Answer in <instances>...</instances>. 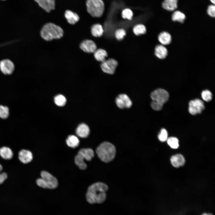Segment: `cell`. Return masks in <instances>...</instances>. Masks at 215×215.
<instances>
[{
    "instance_id": "1",
    "label": "cell",
    "mask_w": 215,
    "mask_h": 215,
    "mask_svg": "<svg viewBox=\"0 0 215 215\" xmlns=\"http://www.w3.org/2000/svg\"><path fill=\"white\" fill-rule=\"evenodd\" d=\"M108 187L105 184L100 182H95L89 186L86 194V198L89 203H101L105 200L106 192Z\"/></svg>"
},
{
    "instance_id": "2",
    "label": "cell",
    "mask_w": 215,
    "mask_h": 215,
    "mask_svg": "<svg viewBox=\"0 0 215 215\" xmlns=\"http://www.w3.org/2000/svg\"><path fill=\"white\" fill-rule=\"evenodd\" d=\"M96 152L101 161L108 163L115 158L116 150L115 146L113 144L108 142H104L97 147Z\"/></svg>"
},
{
    "instance_id": "3",
    "label": "cell",
    "mask_w": 215,
    "mask_h": 215,
    "mask_svg": "<svg viewBox=\"0 0 215 215\" xmlns=\"http://www.w3.org/2000/svg\"><path fill=\"white\" fill-rule=\"evenodd\" d=\"M63 34V31L60 27L52 23L44 24L40 33L42 38L47 41L60 39L62 37Z\"/></svg>"
},
{
    "instance_id": "4",
    "label": "cell",
    "mask_w": 215,
    "mask_h": 215,
    "mask_svg": "<svg viewBox=\"0 0 215 215\" xmlns=\"http://www.w3.org/2000/svg\"><path fill=\"white\" fill-rule=\"evenodd\" d=\"M94 156V153L91 148H83L80 149L75 156V162L82 170H85L87 167L84 159L90 161Z\"/></svg>"
},
{
    "instance_id": "5",
    "label": "cell",
    "mask_w": 215,
    "mask_h": 215,
    "mask_svg": "<svg viewBox=\"0 0 215 215\" xmlns=\"http://www.w3.org/2000/svg\"><path fill=\"white\" fill-rule=\"evenodd\" d=\"M41 178L37 179L36 183L39 186L44 188L53 189L58 185L57 180L52 174L46 171L41 172Z\"/></svg>"
},
{
    "instance_id": "6",
    "label": "cell",
    "mask_w": 215,
    "mask_h": 215,
    "mask_svg": "<svg viewBox=\"0 0 215 215\" xmlns=\"http://www.w3.org/2000/svg\"><path fill=\"white\" fill-rule=\"evenodd\" d=\"M86 4L87 10L91 16L96 17L102 16L105 8L102 0H87Z\"/></svg>"
},
{
    "instance_id": "7",
    "label": "cell",
    "mask_w": 215,
    "mask_h": 215,
    "mask_svg": "<svg viewBox=\"0 0 215 215\" xmlns=\"http://www.w3.org/2000/svg\"><path fill=\"white\" fill-rule=\"evenodd\" d=\"M150 97L152 101L163 105L168 101L169 98V94L164 89L159 88L151 93Z\"/></svg>"
},
{
    "instance_id": "8",
    "label": "cell",
    "mask_w": 215,
    "mask_h": 215,
    "mask_svg": "<svg viewBox=\"0 0 215 215\" xmlns=\"http://www.w3.org/2000/svg\"><path fill=\"white\" fill-rule=\"evenodd\" d=\"M205 108L203 102L196 99L190 101L189 103V111L192 115L200 113Z\"/></svg>"
},
{
    "instance_id": "9",
    "label": "cell",
    "mask_w": 215,
    "mask_h": 215,
    "mask_svg": "<svg viewBox=\"0 0 215 215\" xmlns=\"http://www.w3.org/2000/svg\"><path fill=\"white\" fill-rule=\"evenodd\" d=\"M101 67L104 72L110 74H113L118 65L117 61L112 59L105 60L102 62Z\"/></svg>"
},
{
    "instance_id": "10",
    "label": "cell",
    "mask_w": 215,
    "mask_h": 215,
    "mask_svg": "<svg viewBox=\"0 0 215 215\" xmlns=\"http://www.w3.org/2000/svg\"><path fill=\"white\" fill-rule=\"evenodd\" d=\"M116 103L119 108H129L132 105V102L129 97L126 94H121L118 95L115 100Z\"/></svg>"
},
{
    "instance_id": "11",
    "label": "cell",
    "mask_w": 215,
    "mask_h": 215,
    "mask_svg": "<svg viewBox=\"0 0 215 215\" xmlns=\"http://www.w3.org/2000/svg\"><path fill=\"white\" fill-rule=\"evenodd\" d=\"M0 69L4 74H11L14 69V66L13 62L10 60L4 59L0 62Z\"/></svg>"
},
{
    "instance_id": "12",
    "label": "cell",
    "mask_w": 215,
    "mask_h": 215,
    "mask_svg": "<svg viewBox=\"0 0 215 215\" xmlns=\"http://www.w3.org/2000/svg\"><path fill=\"white\" fill-rule=\"evenodd\" d=\"M80 47L84 51L89 53H94L97 49V47L95 42L90 40L83 41L80 44Z\"/></svg>"
},
{
    "instance_id": "13",
    "label": "cell",
    "mask_w": 215,
    "mask_h": 215,
    "mask_svg": "<svg viewBox=\"0 0 215 215\" xmlns=\"http://www.w3.org/2000/svg\"><path fill=\"white\" fill-rule=\"evenodd\" d=\"M39 6L47 12L55 9V0H34Z\"/></svg>"
},
{
    "instance_id": "14",
    "label": "cell",
    "mask_w": 215,
    "mask_h": 215,
    "mask_svg": "<svg viewBox=\"0 0 215 215\" xmlns=\"http://www.w3.org/2000/svg\"><path fill=\"white\" fill-rule=\"evenodd\" d=\"M19 158L22 163L27 164L32 160L33 154L29 150L22 149L19 153Z\"/></svg>"
},
{
    "instance_id": "15",
    "label": "cell",
    "mask_w": 215,
    "mask_h": 215,
    "mask_svg": "<svg viewBox=\"0 0 215 215\" xmlns=\"http://www.w3.org/2000/svg\"><path fill=\"white\" fill-rule=\"evenodd\" d=\"M170 160L172 165L176 168L183 166L185 163L184 157L180 154H177L172 156Z\"/></svg>"
},
{
    "instance_id": "16",
    "label": "cell",
    "mask_w": 215,
    "mask_h": 215,
    "mask_svg": "<svg viewBox=\"0 0 215 215\" xmlns=\"http://www.w3.org/2000/svg\"><path fill=\"white\" fill-rule=\"evenodd\" d=\"M90 132V130L88 126L84 123L79 125L76 130V133L77 135L82 138L87 137Z\"/></svg>"
},
{
    "instance_id": "17",
    "label": "cell",
    "mask_w": 215,
    "mask_h": 215,
    "mask_svg": "<svg viewBox=\"0 0 215 215\" xmlns=\"http://www.w3.org/2000/svg\"><path fill=\"white\" fill-rule=\"evenodd\" d=\"M64 16L68 22L70 24H74L79 20V18L78 14L71 11L67 10L65 11Z\"/></svg>"
},
{
    "instance_id": "18",
    "label": "cell",
    "mask_w": 215,
    "mask_h": 215,
    "mask_svg": "<svg viewBox=\"0 0 215 215\" xmlns=\"http://www.w3.org/2000/svg\"><path fill=\"white\" fill-rule=\"evenodd\" d=\"M178 0H164L162 3V7L169 11H173L177 7Z\"/></svg>"
},
{
    "instance_id": "19",
    "label": "cell",
    "mask_w": 215,
    "mask_h": 215,
    "mask_svg": "<svg viewBox=\"0 0 215 215\" xmlns=\"http://www.w3.org/2000/svg\"><path fill=\"white\" fill-rule=\"evenodd\" d=\"M155 54L158 58L162 59L165 58L168 54V50L162 45H157L155 50Z\"/></svg>"
},
{
    "instance_id": "20",
    "label": "cell",
    "mask_w": 215,
    "mask_h": 215,
    "mask_svg": "<svg viewBox=\"0 0 215 215\" xmlns=\"http://www.w3.org/2000/svg\"><path fill=\"white\" fill-rule=\"evenodd\" d=\"M158 39L162 45H167L170 44L171 41V37L168 32H163L158 36Z\"/></svg>"
},
{
    "instance_id": "21",
    "label": "cell",
    "mask_w": 215,
    "mask_h": 215,
    "mask_svg": "<svg viewBox=\"0 0 215 215\" xmlns=\"http://www.w3.org/2000/svg\"><path fill=\"white\" fill-rule=\"evenodd\" d=\"M13 153L11 150L7 147H3L0 148V156L6 160L11 159L13 156Z\"/></svg>"
},
{
    "instance_id": "22",
    "label": "cell",
    "mask_w": 215,
    "mask_h": 215,
    "mask_svg": "<svg viewBox=\"0 0 215 215\" xmlns=\"http://www.w3.org/2000/svg\"><path fill=\"white\" fill-rule=\"evenodd\" d=\"M66 141L67 145L73 148H75L78 147L79 143V141L78 138L73 135L69 136Z\"/></svg>"
},
{
    "instance_id": "23",
    "label": "cell",
    "mask_w": 215,
    "mask_h": 215,
    "mask_svg": "<svg viewBox=\"0 0 215 215\" xmlns=\"http://www.w3.org/2000/svg\"><path fill=\"white\" fill-rule=\"evenodd\" d=\"M91 31L93 36L95 37L102 36L104 32L102 26L99 24L93 25L91 27Z\"/></svg>"
},
{
    "instance_id": "24",
    "label": "cell",
    "mask_w": 215,
    "mask_h": 215,
    "mask_svg": "<svg viewBox=\"0 0 215 215\" xmlns=\"http://www.w3.org/2000/svg\"><path fill=\"white\" fill-rule=\"evenodd\" d=\"M94 53V56L96 59L99 61L102 62L105 60L107 56L106 51L102 49H96Z\"/></svg>"
},
{
    "instance_id": "25",
    "label": "cell",
    "mask_w": 215,
    "mask_h": 215,
    "mask_svg": "<svg viewBox=\"0 0 215 215\" xmlns=\"http://www.w3.org/2000/svg\"><path fill=\"white\" fill-rule=\"evenodd\" d=\"M172 19L173 21H177L181 23L184 22L186 16L184 13L179 11H176L172 15Z\"/></svg>"
},
{
    "instance_id": "26",
    "label": "cell",
    "mask_w": 215,
    "mask_h": 215,
    "mask_svg": "<svg viewBox=\"0 0 215 215\" xmlns=\"http://www.w3.org/2000/svg\"><path fill=\"white\" fill-rule=\"evenodd\" d=\"M54 101L56 104L57 106H63L66 103V99L63 95L59 94L55 96Z\"/></svg>"
},
{
    "instance_id": "27",
    "label": "cell",
    "mask_w": 215,
    "mask_h": 215,
    "mask_svg": "<svg viewBox=\"0 0 215 215\" xmlns=\"http://www.w3.org/2000/svg\"><path fill=\"white\" fill-rule=\"evenodd\" d=\"M133 31L135 35H139L145 33L146 28L144 25L141 24H138L134 27Z\"/></svg>"
},
{
    "instance_id": "28",
    "label": "cell",
    "mask_w": 215,
    "mask_h": 215,
    "mask_svg": "<svg viewBox=\"0 0 215 215\" xmlns=\"http://www.w3.org/2000/svg\"><path fill=\"white\" fill-rule=\"evenodd\" d=\"M167 142L170 147L173 149H177L179 147V140L176 137H171L167 139Z\"/></svg>"
},
{
    "instance_id": "29",
    "label": "cell",
    "mask_w": 215,
    "mask_h": 215,
    "mask_svg": "<svg viewBox=\"0 0 215 215\" xmlns=\"http://www.w3.org/2000/svg\"><path fill=\"white\" fill-rule=\"evenodd\" d=\"M9 109L6 106L0 105V118L2 119H6L9 116Z\"/></svg>"
},
{
    "instance_id": "30",
    "label": "cell",
    "mask_w": 215,
    "mask_h": 215,
    "mask_svg": "<svg viewBox=\"0 0 215 215\" xmlns=\"http://www.w3.org/2000/svg\"><path fill=\"white\" fill-rule=\"evenodd\" d=\"M122 15L123 18L131 20L132 18L133 13L130 9L125 8L122 11Z\"/></svg>"
},
{
    "instance_id": "31",
    "label": "cell",
    "mask_w": 215,
    "mask_h": 215,
    "mask_svg": "<svg viewBox=\"0 0 215 215\" xmlns=\"http://www.w3.org/2000/svg\"><path fill=\"white\" fill-rule=\"evenodd\" d=\"M201 96L203 99L207 102L210 101L212 98L211 93L208 90H203L202 92Z\"/></svg>"
},
{
    "instance_id": "32",
    "label": "cell",
    "mask_w": 215,
    "mask_h": 215,
    "mask_svg": "<svg viewBox=\"0 0 215 215\" xmlns=\"http://www.w3.org/2000/svg\"><path fill=\"white\" fill-rule=\"evenodd\" d=\"M168 136V132L164 128H162L158 136V138L160 141L163 142L167 140Z\"/></svg>"
},
{
    "instance_id": "33",
    "label": "cell",
    "mask_w": 215,
    "mask_h": 215,
    "mask_svg": "<svg viewBox=\"0 0 215 215\" xmlns=\"http://www.w3.org/2000/svg\"><path fill=\"white\" fill-rule=\"evenodd\" d=\"M125 31L123 29H119L116 30L115 32L116 38L119 40L122 39L126 35Z\"/></svg>"
},
{
    "instance_id": "34",
    "label": "cell",
    "mask_w": 215,
    "mask_h": 215,
    "mask_svg": "<svg viewBox=\"0 0 215 215\" xmlns=\"http://www.w3.org/2000/svg\"><path fill=\"white\" fill-rule=\"evenodd\" d=\"M151 108L154 110L159 111L162 109L163 105L155 101H152L150 104Z\"/></svg>"
},
{
    "instance_id": "35",
    "label": "cell",
    "mask_w": 215,
    "mask_h": 215,
    "mask_svg": "<svg viewBox=\"0 0 215 215\" xmlns=\"http://www.w3.org/2000/svg\"><path fill=\"white\" fill-rule=\"evenodd\" d=\"M215 5H211L208 7L207 12L210 16L212 17H214L215 15Z\"/></svg>"
},
{
    "instance_id": "36",
    "label": "cell",
    "mask_w": 215,
    "mask_h": 215,
    "mask_svg": "<svg viewBox=\"0 0 215 215\" xmlns=\"http://www.w3.org/2000/svg\"><path fill=\"white\" fill-rule=\"evenodd\" d=\"M7 175L6 173L3 172L0 173V185L2 184L7 179Z\"/></svg>"
},
{
    "instance_id": "37",
    "label": "cell",
    "mask_w": 215,
    "mask_h": 215,
    "mask_svg": "<svg viewBox=\"0 0 215 215\" xmlns=\"http://www.w3.org/2000/svg\"><path fill=\"white\" fill-rule=\"evenodd\" d=\"M201 215H213L212 214L210 213H204L202 214Z\"/></svg>"
},
{
    "instance_id": "38",
    "label": "cell",
    "mask_w": 215,
    "mask_h": 215,
    "mask_svg": "<svg viewBox=\"0 0 215 215\" xmlns=\"http://www.w3.org/2000/svg\"><path fill=\"white\" fill-rule=\"evenodd\" d=\"M3 170V167L0 164V172H1V171L2 170Z\"/></svg>"
},
{
    "instance_id": "39",
    "label": "cell",
    "mask_w": 215,
    "mask_h": 215,
    "mask_svg": "<svg viewBox=\"0 0 215 215\" xmlns=\"http://www.w3.org/2000/svg\"><path fill=\"white\" fill-rule=\"evenodd\" d=\"M214 4L215 3V0H210Z\"/></svg>"
},
{
    "instance_id": "40",
    "label": "cell",
    "mask_w": 215,
    "mask_h": 215,
    "mask_svg": "<svg viewBox=\"0 0 215 215\" xmlns=\"http://www.w3.org/2000/svg\"></svg>"
}]
</instances>
